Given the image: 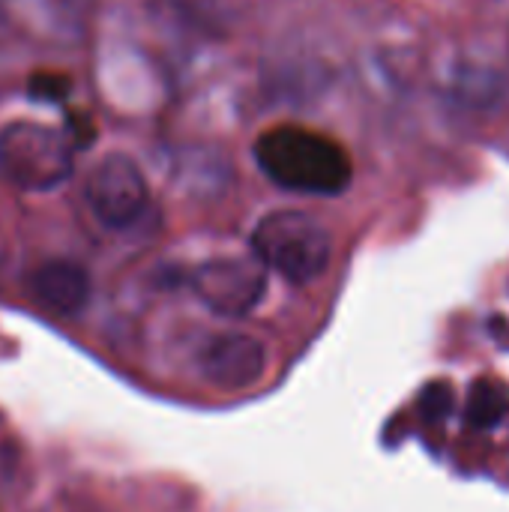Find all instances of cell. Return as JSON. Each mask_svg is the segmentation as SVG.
<instances>
[{
  "instance_id": "obj_3",
  "label": "cell",
  "mask_w": 509,
  "mask_h": 512,
  "mask_svg": "<svg viewBox=\"0 0 509 512\" xmlns=\"http://www.w3.org/2000/svg\"><path fill=\"white\" fill-rule=\"evenodd\" d=\"M75 168L72 138L39 120H15L0 129V177L21 192H51Z\"/></svg>"
},
{
  "instance_id": "obj_2",
  "label": "cell",
  "mask_w": 509,
  "mask_h": 512,
  "mask_svg": "<svg viewBox=\"0 0 509 512\" xmlns=\"http://www.w3.org/2000/svg\"><path fill=\"white\" fill-rule=\"evenodd\" d=\"M252 255L282 279L306 285L330 267L333 237L303 210H276L255 225Z\"/></svg>"
},
{
  "instance_id": "obj_8",
  "label": "cell",
  "mask_w": 509,
  "mask_h": 512,
  "mask_svg": "<svg viewBox=\"0 0 509 512\" xmlns=\"http://www.w3.org/2000/svg\"><path fill=\"white\" fill-rule=\"evenodd\" d=\"M156 6L183 30L195 36L222 33V3L219 0H156Z\"/></svg>"
},
{
  "instance_id": "obj_4",
  "label": "cell",
  "mask_w": 509,
  "mask_h": 512,
  "mask_svg": "<svg viewBox=\"0 0 509 512\" xmlns=\"http://www.w3.org/2000/svg\"><path fill=\"white\" fill-rule=\"evenodd\" d=\"M84 201L105 228H129L141 219L150 201V189L138 162L126 153L102 156L84 183Z\"/></svg>"
},
{
  "instance_id": "obj_9",
  "label": "cell",
  "mask_w": 509,
  "mask_h": 512,
  "mask_svg": "<svg viewBox=\"0 0 509 512\" xmlns=\"http://www.w3.org/2000/svg\"><path fill=\"white\" fill-rule=\"evenodd\" d=\"M504 411H507V396H504V390L498 384L483 381V384H477L471 390L465 414H468V423L474 429H492V426H498L501 417H504Z\"/></svg>"
},
{
  "instance_id": "obj_6",
  "label": "cell",
  "mask_w": 509,
  "mask_h": 512,
  "mask_svg": "<svg viewBox=\"0 0 509 512\" xmlns=\"http://www.w3.org/2000/svg\"><path fill=\"white\" fill-rule=\"evenodd\" d=\"M201 375L219 390H249L261 381L267 369V351L255 336L246 333H219L210 336L198 357Z\"/></svg>"
},
{
  "instance_id": "obj_10",
  "label": "cell",
  "mask_w": 509,
  "mask_h": 512,
  "mask_svg": "<svg viewBox=\"0 0 509 512\" xmlns=\"http://www.w3.org/2000/svg\"><path fill=\"white\" fill-rule=\"evenodd\" d=\"M453 408V396H450V387L438 384V387H429L426 396H423V414L426 420H444Z\"/></svg>"
},
{
  "instance_id": "obj_5",
  "label": "cell",
  "mask_w": 509,
  "mask_h": 512,
  "mask_svg": "<svg viewBox=\"0 0 509 512\" xmlns=\"http://www.w3.org/2000/svg\"><path fill=\"white\" fill-rule=\"evenodd\" d=\"M192 288L216 315L243 318L267 291V267L258 258H216L192 273Z\"/></svg>"
},
{
  "instance_id": "obj_1",
  "label": "cell",
  "mask_w": 509,
  "mask_h": 512,
  "mask_svg": "<svg viewBox=\"0 0 509 512\" xmlns=\"http://www.w3.org/2000/svg\"><path fill=\"white\" fill-rule=\"evenodd\" d=\"M255 162L267 180L297 195H339L354 177V162L336 138L297 123L264 129Z\"/></svg>"
},
{
  "instance_id": "obj_7",
  "label": "cell",
  "mask_w": 509,
  "mask_h": 512,
  "mask_svg": "<svg viewBox=\"0 0 509 512\" xmlns=\"http://www.w3.org/2000/svg\"><path fill=\"white\" fill-rule=\"evenodd\" d=\"M30 291L42 306H48L60 315H72V312L84 309V303L90 297V276L81 264L54 258V261H45L39 270H33Z\"/></svg>"
}]
</instances>
